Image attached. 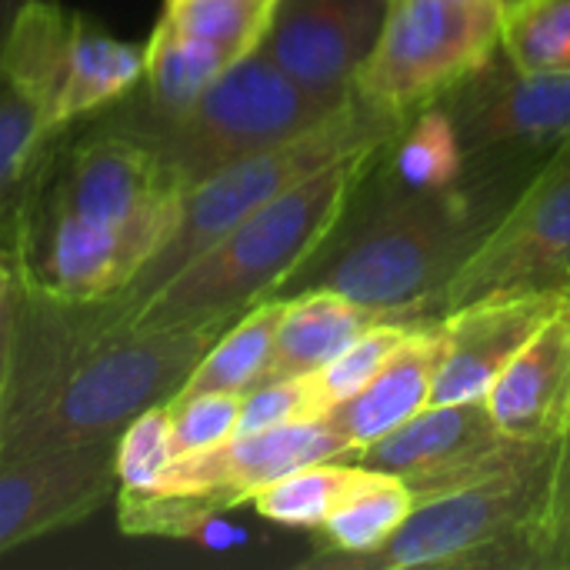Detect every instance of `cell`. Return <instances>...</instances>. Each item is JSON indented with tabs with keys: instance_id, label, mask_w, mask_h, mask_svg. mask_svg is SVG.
I'll use <instances>...</instances> for the list:
<instances>
[{
	"instance_id": "f1b7e54d",
	"label": "cell",
	"mask_w": 570,
	"mask_h": 570,
	"mask_svg": "<svg viewBox=\"0 0 570 570\" xmlns=\"http://www.w3.org/2000/svg\"><path fill=\"white\" fill-rule=\"evenodd\" d=\"M281 0H164L160 20L177 33L257 50Z\"/></svg>"
},
{
	"instance_id": "83f0119b",
	"label": "cell",
	"mask_w": 570,
	"mask_h": 570,
	"mask_svg": "<svg viewBox=\"0 0 570 570\" xmlns=\"http://www.w3.org/2000/svg\"><path fill=\"white\" fill-rule=\"evenodd\" d=\"M501 53L528 70L570 73V0H524L508 13Z\"/></svg>"
},
{
	"instance_id": "603a6c76",
	"label": "cell",
	"mask_w": 570,
	"mask_h": 570,
	"mask_svg": "<svg viewBox=\"0 0 570 570\" xmlns=\"http://www.w3.org/2000/svg\"><path fill=\"white\" fill-rule=\"evenodd\" d=\"M57 137L40 107L0 77V244L7 247Z\"/></svg>"
},
{
	"instance_id": "7402d4cb",
	"label": "cell",
	"mask_w": 570,
	"mask_h": 570,
	"mask_svg": "<svg viewBox=\"0 0 570 570\" xmlns=\"http://www.w3.org/2000/svg\"><path fill=\"white\" fill-rule=\"evenodd\" d=\"M287 297H267L237 314L197 361L177 394H247L267 377Z\"/></svg>"
},
{
	"instance_id": "2e32d148",
	"label": "cell",
	"mask_w": 570,
	"mask_h": 570,
	"mask_svg": "<svg viewBox=\"0 0 570 570\" xmlns=\"http://www.w3.org/2000/svg\"><path fill=\"white\" fill-rule=\"evenodd\" d=\"M381 3L384 0H281L261 50L314 97L344 104L381 30Z\"/></svg>"
},
{
	"instance_id": "1f68e13d",
	"label": "cell",
	"mask_w": 570,
	"mask_h": 570,
	"mask_svg": "<svg viewBox=\"0 0 570 570\" xmlns=\"http://www.w3.org/2000/svg\"><path fill=\"white\" fill-rule=\"evenodd\" d=\"M170 461H174V451H170L167 404L147 407L117 434L114 464H117L120 488H130V491L150 488Z\"/></svg>"
},
{
	"instance_id": "d6a6232c",
	"label": "cell",
	"mask_w": 570,
	"mask_h": 570,
	"mask_svg": "<svg viewBox=\"0 0 570 570\" xmlns=\"http://www.w3.org/2000/svg\"><path fill=\"white\" fill-rule=\"evenodd\" d=\"M240 394H174L167 401L174 458L207 451L234 438Z\"/></svg>"
},
{
	"instance_id": "ba28073f",
	"label": "cell",
	"mask_w": 570,
	"mask_h": 570,
	"mask_svg": "<svg viewBox=\"0 0 570 570\" xmlns=\"http://www.w3.org/2000/svg\"><path fill=\"white\" fill-rule=\"evenodd\" d=\"M37 190L97 224L117 227L154 254L174 234L190 184L147 140L97 124L70 150H50Z\"/></svg>"
},
{
	"instance_id": "7c38bea8",
	"label": "cell",
	"mask_w": 570,
	"mask_h": 570,
	"mask_svg": "<svg viewBox=\"0 0 570 570\" xmlns=\"http://www.w3.org/2000/svg\"><path fill=\"white\" fill-rule=\"evenodd\" d=\"M10 247L20 284L73 304L120 294L154 257L150 244L47 200L37 184L17 217Z\"/></svg>"
},
{
	"instance_id": "44dd1931",
	"label": "cell",
	"mask_w": 570,
	"mask_h": 570,
	"mask_svg": "<svg viewBox=\"0 0 570 570\" xmlns=\"http://www.w3.org/2000/svg\"><path fill=\"white\" fill-rule=\"evenodd\" d=\"M250 50L227 40H204L177 33L157 17L154 33L144 47V100L140 107L160 117L190 107L227 67H234Z\"/></svg>"
},
{
	"instance_id": "52a82bcc",
	"label": "cell",
	"mask_w": 570,
	"mask_h": 570,
	"mask_svg": "<svg viewBox=\"0 0 570 570\" xmlns=\"http://www.w3.org/2000/svg\"><path fill=\"white\" fill-rule=\"evenodd\" d=\"M508 13L501 0H387L354 97L374 114L411 120L501 50Z\"/></svg>"
},
{
	"instance_id": "d590c367",
	"label": "cell",
	"mask_w": 570,
	"mask_h": 570,
	"mask_svg": "<svg viewBox=\"0 0 570 570\" xmlns=\"http://www.w3.org/2000/svg\"><path fill=\"white\" fill-rule=\"evenodd\" d=\"M13 294H17V257L13 247L0 244V317L13 304Z\"/></svg>"
},
{
	"instance_id": "8fae6325",
	"label": "cell",
	"mask_w": 570,
	"mask_h": 570,
	"mask_svg": "<svg viewBox=\"0 0 570 570\" xmlns=\"http://www.w3.org/2000/svg\"><path fill=\"white\" fill-rule=\"evenodd\" d=\"M551 444L508 438L484 401L428 404L411 421L357 451V464L401 478L414 504L484 481L504 468L531 461Z\"/></svg>"
},
{
	"instance_id": "9c48e42d",
	"label": "cell",
	"mask_w": 570,
	"mask_h": 570,
	"mask_svg": "<svg viewBox=\"0 0 570 570\" xmlns=\"http://www.w3.org/2000/svg\"><path fill=\"white\" fill-rule=\"evenodd\" d=\"M438 104L458 130L464 170L528 177L570 140V73L518 67L501 50Z\"/></svg>"
},
{
	"instance_id": "8992f818",
	"label": "cell",
	"mask_w": 570,
	"mask_h": 570,
	"mask_svg": "<svg viewBox=\"0 0 570 570\" xmlns=\"http://www.w3.org/2000/svg\"><path fill=\"white\" fill-rule=\"evenodd\" d=\"M337 107L341 104L321 100L304 90L257 47L234 67H227L180 114L160 117L134 104L114 110L100 124L147 140L184 174L187 184H197L230 160L317 127Z\"/></svg>"
},
{
	"instance_id": "5bb4252c",
	"label": "cell",
	"mask_w": 570,
	"mask_h": 570,
	"mask_svg": "<svg viewBox=\"0 0 570 570\" xmlns=\"http://www.w3.org/2000/svg\"><path fill=\"white\" fill-rule=\"evenodd\" d=\"M337 458H357V451L324 417L297 421L257 434H234L207 451L180 454L160 471L150 491L187 494L217 511H230L254 501L257 491L284 474Z\"/></svg>"
},
{
	"instance_id": "d4e9b609",
	"label": "cell",
	"mask_w": 570,
	"mask_h": 570,
	"mask_svg": "<svg viewBox=\"0 0 570 570\" xmlns=\"http://www.w3.org/2000/svg\"><path fill=\"white\" fill-rule=\"evenodd\" d=\"M364 478H367V468L357 464L354 458L317 461V464H307L277 478L274 484L257 491L250 504L257 508L261 518L281 528L317 531Z\"/></svg>"
},
{
	"instance_id": "4dcf8cb0",
	"label": "cell",
	"mask_w": 570,
	"mask_h": 570,
	"mask_svg": "<svg viewBox=\"0 0 570 570\" xmlns=\"http://www.w3.org/2000/svg\"><path fill=\"white\" fill-rule=\"evenodd\" d=\"M321 394L314 387V377H277L250 387L240 394V411H237V428L234 434H257L267 428L281 424H297V421H317L324 417Z\"/></svg>"
},
{
	"instance_id": "6da1fadb",
	"label": "cell",
	"mask_w": 570,
	"mask_h": 570,
	"mask_svg": "<svg viewBox=\"0 0 570 570\" xmlns=\"http://www.w3.org/2000/svg\"><path fill=\"white\" fill-rule=\"evenodd\" d=\"M528 177L464 170L438 190H414L391 177L387 194L334 247L324 244L327 254L317 250L287 287L334 291L384 321L441 317L451 277Z\"/></svg>"
},
{
	"instance_id": "5b68a950",
	"label": "cell",
	"mask_w": 570,
	"mask_h": 570,
	"mask_svg": "<svg viewBox=\"0 0 570 570\" xmlns=\"http://www.w3.org/2000/svg\"><path fill=\"white\" fill-rule=\"evenodd\" d=\"M227 324L120 331L94 347L33 414L0 438V461L117 438L147 407L167 404Z\"/></svg>"
},
{
	"instance_id": "f35d334b",
	"label": "cell",
	"mask_w": 570,
	"mask_h": 570,
	"mask_svg": "<svg viewBox=\"0 0 570 570\" xmlns=\"http://www.w3.org/2000/svg\"><path fill=\"white\" fill-rule=\"evenodd\" d=\"M384 3H387V0H384Z\"/></svg>"
},
{
	"instance_id": "7a4b0ae2",
	"label": "cell",
	"mask_w": 570,
	"mask_h": 570,
	"mask_svg": "<svg viewBox=\"0 0 570 570\" xmlns=\"http://www.w3.org/2000/svg\"><path fill=\"white\" fill-rule=\"evenodd\" d=\"M387 147L391 144L357 147L261 204L217 244L177 271L130 317L127 331L230 324L247 307L274 297L334 237Z\"/></svg>"
},
{
	"instance_id": "30bf717a",
	"label": "cell",
	"mask_w": 570,
	"mask_h": 570,
	"mask_svg": "<svg viewBox=\"0 0 570 570\" xmlns=\"http://www.w3.org/2000/svg\"><path fill=\"white\" fill-rule=\"evenodd\" d=\"M570 287V140L551 150L451 277L441 314L491 294Z\"/></svg>"
},
{
	"instance_id": "8d00e7d4",
	"label": "cell",
	"mask_w": 570,
	"mask_h": 570,
	"mask_svg": "<svg viewBox=\"0 0 570 570\" xmlns=\"http://www.w3.org/2000/svg\"><path fill=\"white\" fill-rule=\"evenodd\" d=\"M23 3H27V0H0V47H3L7 30H10V23H13V17H17V10H20Z\"/></svg>"
},
{
	"instance_id": "ac0fdd59",
	"label": "cell",
	"mask_w": 570,
	"mask_h": 570,
	"mask_svg": "<svg viewBox=\"0 0 570 570\" xmlns=\"http://www.w3.org/2000/svg\"><path fill=\"white\" fill-rule=\"evenodd\" d=\"M444 354L441 317L417 321L407 341L394 351V357L344 404L324 414V421L354 448H367L411 421L417 411L431 404L434 377Z\"/></svg>"
},
{
	"instance_id": "4316f807",
	"label": "cell",
	"mask_w": 570,
	"mask_h": 570,
	"mask_svg": "<svg viewBox=\"0 0 570 570\" xmlns=\"http://www.w3.org/2000/svg\"><path fill=\"white\" fill-rule=\"evenodd\" d=\"M391 177L414 190L451 187L464 174V154L458 144V130L441 104H431L411 117L394 137Z\"/></svg>"
},
{
	"instance_id": "d6986e66",
	"label": "cell",
	"mask_w": 570,
	"mask_h": 570,
	"mask_svg": "<svg viewBox=\"0 0 570 570\" xmlns=\"http://www.w3.org/2000/svg\"><path fill=\"white\" fill-rule=\"evenodd\" d=\"M144 80V47L107 33L83 13H73L60 87L50 107V130L63 134L70 124L94 117L127 100Z\"/></svg>"
},
{
	"instance_id": "9a60e30c",
	"label": "cell",
	"mask_w": 570,
	"mask_h": 570,
	"mask_svg": "<svg viewBox=\"0 0 570 570\" xmlns=\"http://www.w3.org/2000/svg\"><path fill=\"white\" fill-rule=\"evenodd\" d=\"M570 287L491 294L441 314L444 354L434 377L431 404L484 401L508 364L568 301Z\"/></svg>"
},
{
	"instance_id": "ffe728a7",
	"label": "cell",
	"mask_w": 570,
	"mask_h": 570,
	"mask_svg": "<svg viewBox=\"0 0 570 570\" xmlns=\"http://www.w3.org/2000/svg\"><path fill=\"white\" fill-rule=\"evenodd\" d=\"M377 321H384V317H377L374 311H367L334 291H324V287L294 291V297H287V304H284L277 337H274L271 367H267L264 381L304 377V374L321 371Z\"/></svg>"
},
{
	"instance_id": "836d02e7",
	"label": "cell",
	"mask_w": 570,
	"mask_h": 570,
	"mask_svg": "<svg viewBox=\"0 0 570 570\" xmlns=\"http://www.w3.org/2000/svg\"><path fill=\"white\" fill-rule=\"evenodd\" d=\"M541 534H544V570H570V404L551 451Z\"/></svg>"
},
{
	"instance_id": "e575fe53",
	"label": "cell",
	"mask_w": 570,
	"mask_h": 570,
	"mask_svg": "<svg viewBox=\"0 0 570 570\" xmlns=\"http://www.w3.org/2000/svg\"><path fill=\"white\" fill-rule=\"evenodd\" d=\"M17 304V294H13ZM13 304L0 317V431H3V401H7V381H10V361H13Z\"/></svg>"
},
{
	"instance_id": "277c9868",
	"label": "cell",
	"mask_w": 570,
	"mask_h": 570,
	"mask_svg": "<svg viewBox=\"0 0 570 570\" xmlns=\"http://www.w3.org/2000/svg\"><path fill=\"white\" fill-rule=\"evenodd\" d=\"M407 120H394L384 114H374L364 107L354 94L344 100L327 120L317 127L281 140L274 147H264L257 154H247L240 160L224 164L220 170L200 177L190 184L184 197L180 220L167 244L137 271V277L114 294V307L120 314V327L127 331L130 317L194 257H200L210 244H217L230 227H237L247 214H254L261 204L274 200L277 194L291 190L304 177L317 174L331 160L357 150V147H384L394 144Z\"/></svg>"
},
{
	"instance_id": "74e56055",
	"label": "cell",
	"mask_w": 570,
	"mask_h": 570,
	"mask_svg": "<svg viewBox=\"0 0 570 570\" xmlns=\"http://www.w3.org/2000/svg\"><path fill=\"white\" fill-rule=\"evenodd\" d=\"M501 3H508V7L514 10V7H518V3H524V0H501Z\"/></svg>"
},
{
	"instance_id": "484cf974",
	"label": "cell",
	"mask_w": 570,
	"mask_h": 570,
	"mask_svg": "<svg viewBox=\"0 0 570 570\" xmlns=\"http://www.w3.org/2000/svg\"><path fill=\"white\" fill-rule=\"evenodd\" d=\"M224 511L207 501L167 491H117V528L137 538H174L197 541L204 548H230L240 541V531L220 521Z\"/></svg>"
},
{
	"instance_id": "cb8c5ba5",
	"label": "cell",
	"mask_w": 570,
	"mask_h": 570,
	"mask_svg": "<svg viewBox=\"0 0 570 570\" xmlns=\"http://www.w3.org/2000/svg\"><path fill=\"white\" fill-rule=\"evenodd\" d=\"M411 511H414L411 488L394 474L367 468V478L317 528L327 541L321 558H361L377 551L407 521Z\"/></svg>"
},
{
	"instance_id": "e0dca14e",
	"label": "cell",
	"mask_w": 570,
	"mask_h": 570,
	"mask_svg": "<svg viewBox=\"0 0 570 570\" xmlns=\"http://www.w3.org/2000/svg\"><path fill=\"white\" fill-rule=\"evenodd\" d=\"M508 438L554 444L570 404V294L484 397Z\"/></svg>"
},
{
	"instance_id": "f546056e",
	"label": "cell",
	"mask_w": 570,
	"mask_h": 570,
	"mask_svg": "<svg viewBox=\"0 0 570 570\" xmlns=\"http://www.w3.org/2000/svg\"><path fill=\"white\" fill-rule=\"evenodd\" d=\"M417 327V321H377L371 324L351 347H344L331 364L314 371V387L321 394L324 411H334L347 397H354L407 341V334Z\"/></svg>"
},
{
	"instance_id": "3957f363",
	"label": "cell",
	"mask_w": 570,
	"mask_h": 570,
	"mask_svg": "<svg viewBox=\"0 0 570 570\" xmlns=\"http://www.w3.org/2000/svg\"><path fill=\"white\" fill-rule=\"evenodd\" d=\"M551 451L468 488L414 504L407 521L371 554L321 558L327 570H544V501Z\"/></svg>"
},
{
	"instance_id": "4fadbf2b",
	"label": "cell",
	"mask_w": 570,
	"mask_h": 570,
	"mask_svg": "<svg viewBox=\"0 0 570 570\" xmlns=\"http://www.w3.org/2000/svg\"><path fill=\"white\" fill-rule=\"evenodd\" d=\"M117 438L0 461V558L73 528L120 491Z\"/></svg>"
}]
</instances>
